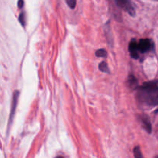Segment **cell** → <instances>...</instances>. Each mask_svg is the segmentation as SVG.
Listing matches in <instances>:
<instances>
[{
    "mask_svg": "<svg viewBox=\"0 0 158 158\" xmlns=\"http://www.w3.org/2000/svg\"><path fill=\"white\" fill-rule=\"evenodd\" d=\"M19 23H20L21 25H22L23 27H25V26H26V15H25V13L22 12V13L19 14Z\"/></svg>",
    "mask_w": 158,
    "mask_h": 158,
    "instance_id": "cell-11",
    "label": "cell"
},
{
    "mask_svg": "<svg viewBox=\"0 0 158 158\" xmlns=\"http://www.w3.org/2000/svg\"><path fill=\"white\" fill-rule=\"evenodd\" d=\"M95 55L98 57H107V52L104 49H99L95 52Z\"/></svg>",
    "mask_w": 158,
    "mask_h": 158,
    "instance_id": "cell-10",
    "label": "cell"
},
{
    "mask_svg": "<svg viewBox=\"0 0 158 158\" xmlns=\"http://www.w3.org/2000/svg\"><path fill=\"white\" fill-rule=\"evenodd\" d=\"M115 1L118 7H120L124 11L128 13L130 16H135L136 11L131 0H115Z\"/></svg>",
    "mask_w": 158,
    "mask_h": 158,
    "instance_id": "cell-2",
    "label": "cell"
},
{
    "mask_svg": "<svg viewBox=\"0 0 158 158\" xmlns=\"http://www.w3.org/2000/svg\"><path fill=\"white\" fill-rule=\"evenodd\" d=\"M23 0H19V2H18V7L19 8H23Z\"/></svg>",
    "mask_w": 158,
    "mask_h": 158,
    "instance_id": "cell-13",
    "label": "cell"
},
{
    "mask_svg": "<svg viewBox=\"0 0 158 158\" xmlns=\"http://www.w3.org/2000/svg\"><path fill=\"white\" fill-rule=\"evenodd\" d=\"M56 158H64V157H63V156H57Z\"/></svg>",
    "mask_w": 158,
    "mask_h": 158,
    "instance_id": "cell-14",
    "label": "cell"
},
{
    "mask_svg": "<svg viewBox=\"0 0 158 158\" xmlns=\"http://www.w3.org/2000/svg\"><path fill=\"white\" fill-rule=\"evenodd\" d=\"M154 1H158V0H154Z\"/></svg>",
    "mask_w": 158,
    "mask_h": 158,
    "instance_id": "cell-17",
    "label": "cell"
},
{
    "mask_svg": "<svg viewBox=\"0 0 158 158\" xmlns=\"http://www.w3.org/2000/svg\"><path fill=\"white\" fill-rule=\"evenodd\" d=\"M156 112H158V109H157V110H156Z\"/></svg>",
    "mask_w": 158,
    "mask_h": 158,
    "instance_id": "cell-16",
    "label": "cell"
},
{
    "mask_svg": "<svg viewBox=\"0 0 158 158\" xmlns=\"http://www.w3.org/2000/svg\"><path fill=\"white\" fill-rule=\"evenodd\" d=\"M98 68H99L100 71H102V72H104V73L109 74V72H110V71H109V67H108L107 63L105 61L101 62V63L99 64V65H98Z\"/></svg>",
    "mask_w": 158,
    "mask_h": 158,
    "instance_id": "cell-8",
    "label": "cell"
},
{
    "mask_svg": "<svg viewBox=\"0 0 158 158\" xmlns=\"http://www.w3.org/2000/svg\"><path fill=\"white\" fill-rule=\"evenodd\" d=\"M136 98L141 105L147 107L158 106V81L144 83L139 87Z\"/></svg>",
    "mask_w": 158,
    "mask_h": 158,
    "instance_id": "cell-1",
    "label": "cell"
},
{
    "mask_svg": "<svg viewBox=\"0 0 158 158\" xmlns=\"http://www.w3.org/2000/svg\"><path fill=\"white\" fill-rule=\"evenodd\" d=\"M128 82H129V86L133 89L136 87L137 85V80L136 79V77L133 75H130L128 77Z\"/></svg>",
    "mask_w": 158,
    "mask_h": 158,
    "instance_id": "cell-7",
    "label": "cell"
},
{
    "mask_svg": "<svg viewBox=\"0 0 158 158\" xmlns=\"http://www.w3.org/2000/svg\"><path fill=\"white\" fill-rule=\"evenodd\" d=\"M133 154H134L135 158H143L142 151H141L140 147L139 146L134 147V149H133Z\"/></svg>",
    "mask_w": 158,
    "mask_h": 158,
    "instance_id": "cell-9",
    "label": "cell"
},
{
    "mask_svg": "<svg viewBox=\"0 0 158 158\" xmlns=\"http://www.w3.org/2000/svg\"><path fill=\"white\" fill-rule=\"evenodd\" d=\"M139 120H140L143 127L145 129L146 131L148 132L149 133H151L152 126H151V123H150V119H149V118L147 117V115H139Z\"/></svg>",
    "mask_w": 158,
    "mask_h": 158,
    "instance_id": "cell-6",
    "label": "cell"
},
{
    "mask_svg": "<svg viewBox=\"0 0 158 158\" xmlns=\"http://www.w3.org/2000/svg\"><path fill=\"white\" fill-rule=\"evenodd\" d=\"M129 51L131 57L134 59L139 58V48H138V43L136 41V40L133 39L129 44Z\"/></svg>",
    "mask_w": 158,
    "mask_h": 158,
    "instance_id": "cell-5",
    "label": "cell"
},
{
    "mask_svg": "<svg viewBox=\"0 0 158 158\" xmlns=\"http://www.w3.org/2000/svg\"><path fill=\"white\" fill-rule=\"evenodd\" d=\"M66 2L71 9H74L76 6V0H66Z\"/></svg>",
    "mask_w": 158,
    "mask_h": 158,
    "instance_id": "cell-12",
    "label": "cell"
},
{
    "mask_svg": "<svg viewBox=\"0 0 158 158\" xmlns=\"http://www.w3.org/2000/svg\"><path fill=\"white\" fill-rule=\"evenodd\" d=\"M154 158H158V156H156Z\"/></svg>",
    "mask_w": 158,
    "mask_h": 158,
    "instance_id": "cell-15",
    "label": "cell"
},
{
    "mask_svg": "<svg viewBox=\"0 0 158 158\" xmlns=\"http://www.w3.org/2000/svg\"><path fill=\"white\" fill-rule=\"evenodd\" d=\"M153 44L152 41L149 39H142L140 40L138 43V48H139V51L142 54L147 53V51H150L151 49Z\"/></svg>",
    "mask_w": 158,
    "mask_h": 158,
    "instance_id": "cell-4",
    "label": "cell"
},
{
    "mask_svg": "<svg viewBox=\"0 0 158 158\" xmlns=\"http://www.w3.org/2000/svg\"><path fill=\"white\" fill-rule=\"evenodd\" d=\"M19 91H15V92H13V99H12L11 111H10V119H9V126H8L9 130H10L12 123H13V118H14L15 113H16V107H17V103H18V100H19Z\"/></svg>",
    "mask_w": 158,
    "mask_h": 158,
    "instance_id": "cell-3",
    "label": "cell"
}]
</instances>
